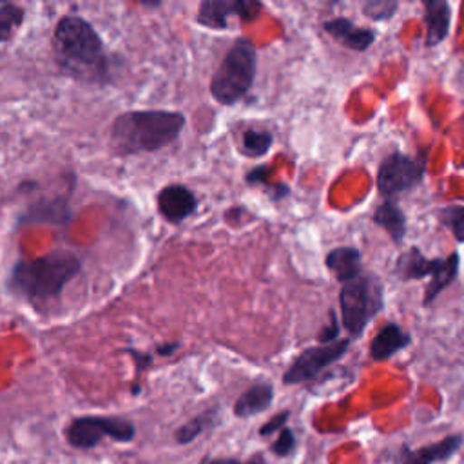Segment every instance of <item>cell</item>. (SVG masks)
Here are the masks:
<instances>
[{
	"mask_svg": "<svg viewBox=\"0 0 464 464\" xmlns=\"http://www.w3.org/2000/svg\"><path fill=\"white\" fill-rule=\"evenodd\" d=\"M399 4L395 0H370L362 4V13L375 22H384L390 20L395 11H397Z\"/></svg>",
	"mask_w": 464,
	"mask_h": 464,
	"instance_id": "obj_23",
	"label": "cell"
},
{
	"mask_svg": "<svg viewBox=\"0 0 464 464\" xmlns=\"http://www.w3.org/2000/svg\"><path fill=\"white\" fill-rule=\"evenodd\" d=\"M205 464H241L237 459H208Z\"/></svg>",
	"mask_w": 464,
	"mask_h": 464,
	"instance_id": "obj_27",
	"label": "cell"
},
{
	"mask_svg": "<svg viewBox=\"0 0 464 464\" xmlns=\"http://www.w3.org/2000/svg\"><path fill=\"white\" fill-rule=\"evenodd\" d=\"M274 143V134L270 130H259V129H246L241 134V154L248 158H261L265 156Z\"/></svg>",
	"mask_w": 464,
	"mask_h": 464,
	"instance_id": "obj_19",
	"label": "cell"
},
{
	"mask_svg": "<svg viewBox=\"0 0 464 464\" xmlns=\"http://www.w3.org/2000/svg\"><path fill=\"white\" fill-rule=\"evenodd\" d=\"M214 410H207L196 417H192L190 420H187L185 424H181L176 433H174V439L178 444H188L192 442L198 435H201L210 424H212V419H214Z\"/></svg>",
	"mask_w": 464,
	"mask_h": 464,
	"instance_id": "obj_21",
	"label": "cell"
},
{
	"mask_svg": "<svg viewBox=\"0 0 464 464\" xmlns=\"http://www.w3.org/2000/svg\"><path fill=\"white\" fill-rule=\"evenodd\" d=\"M25 11L14 4H0V42H5L13 36L18 25H22Z\"/></svg>",
	"mask_w": 464,
	"mask_h": 464,
	"instance_id": "obj_22",
	"label": "cell"
},
{
	"mask_svg": "<svg viewBox=\"0 0 464 464\" xmlns=\"http://www.w3.org/2000/svg\"><path fill=\"white\" fill-rule=\"evenodd\" d=\"M183 127L185 114L178 111H127L111 125V147L123 156L154 152L176 141Z\"/></svg>",
	"mask_w": 464,
	"mask_h": 464,
	"instance_id": "obj_2",
	"label": "cell"
},
{
	"mask_svg": "<svg viewBox=\"0 0 464 464\" xmlns=\"http://www.w3.org/2000/svg\"><path fill=\"white\" fill-rule=\"evenodd\" d=\"M80 270L82 261L76 254L56 248L34 259H18L9 276V288L29 301H51L63 292Z\"/></svg>",
	"mask_w": 464,
	"mask_h": 464,
	"instance_id": "obj_3",
	"label": "cell"
},
{
	"mask_svg": "<svg viewBox=\"0 0 464 464\" xmlns=\"http://www.w3.org/2000/svg\"><path fill=\"white\" fill-rule=\"evenodd\" d=\"M411 344V335L397 323L384 324L370 343V357L377 362L390 359Z\"/></svg>",
	"mask_w": 464,
	"mask_h": 464,
	"instance_id": "obj_14",
	"label": "cell"
},
{
	"mask_svg": "<svg viewBox=\"0 0 464 464\" xmlns=\"http://www.w3.org/2000/svg\"><path fill=\"white\" fill-rule=\"evenodd\" d=\"M323 29L335 42H339L341 45H344V47H348L352 51H357V53L366 51L373 44V40L377 36V33L373 29L359 27V25H355L352 20H348L344 16H335L332 20H326L323 24Z\"/></svg>",
	"mask_w": 464,
	"mask_h": 464,
	"instance_id": "obj_13",
	"label": "cell"
},
{
	"mask_svg": "<svg viewBox=\"0 0 464 464\" xmlns=\"http://www.w3.org/2000/svg\"><path fill=\"white\" fill-rule=\"evenodd\" d=\"M464 444V435L462 433H450L442 437L440 440L424 444L420 448H411L406 442L401 444L393 457L392 464H439V462H448L453 459L459 450Z\"/></svg>",
	"mask_w": 464,
	"mask_h": 464,
	"instance_id": "obj_11",
	"label": "cell"
},
{
	"mask_svg": "<svg viewBox=\"0 0 464 464\" xmlns=\"http://www.w3.org/2000/svg\"><path fill=\"white\" fill-rule=\"evenodd\" d=\"M439 223L448 228L459 243H464V205L450 203L437 210Z\"/></svg>",
	"mask_w": 464,
	"mask_h": 464,
	"instance_id": "obj_20",
	"label": "cell"
},
{
	"mask_svg": "<svg viewBox=\"0 0 464 464\" xmlns=\"http://www.w3.org/2000/svg\"><path fill=\"white\" fill-rule=\"evenodd\" d=\"M343 324L350 339L361 337L372 319L382 310V285L373 274H361L359 277L343 285L339 294Z\"/></svg>",
	"mask_w": 464,
	"mask_h": 464,
	"instance_id": "obj_5",
	"label": "cell"
},
{
	"mask_svg": "<svg viewBox=\"0 0 464 464\" xmlns=\"http://www.w3.org/2000/svg\"><path fill=\"white\" fill-rule=\"evenodd\" d=\"M274 401V386L266 381L256 382L246 388L237 401L234 402V415L236 417H252L270 408Z\"/></svg>",
	"mask_w": 464,
	"mask_h": 464,
	"instance_id": "obj_17",
	"label": "cell"
},
{
	"mask_svg": "<svg viewBox=\"0 0 464 464\" xmlns=\"http://www.w3.org/2000/svg\"><path fill=\"white\" fill-rule=\"evenodd\" d=\"M295 444H297V442H295L294 431L285 426V428L279 431L277 439L272 442L270 451H272L274 455H277V457H288L290 453H294Z\"/></svg>",
	"mask_w": 464,
	"mask_h": 464,
	"instance_id": "obj_24",
	"label": "cell"
},
{
	"mask_svg": "<svg viewBox=\"0 0 464 464\" xmlns=\"http://www.w3.org/2000/svg\"><path fill=\"white\" fill-rule=\"evenodd\" d=\"M196 208V194L185 185H165L158 194V210L170 223H179L187 219L190 214H194Z\"/></svg>",
	"mask_w": 464,
	"mask_h": 464,
	"instance_id": "obj_12",
	"label": "cell"
},
{
	"mask_svg": "<svg viewBox=\"0 0 464 464\" xmlns=\"http://www.w3.org/2000/svg\"><path fill=\"white\" fill-rule=\"evenodd\" d=\"M426 45L433 47L446 40L451 25V7L444 0H424Z\"/></svg>",
	"mask_w": 464,
	"mask_h": 464,
	"instance_id": "obj_15",
	"label": "cell"
},
{
	"mask_svg": "<svg viewBox=\"0 0 464 464\" xmlns=\"http://www.w3.org/2000/svg\"><path fill=\"white\" fill-rule=\"evenodd\" d=\"M256 65V45L248 38H237L210 80L212 98L221 105H234L243 100L254 83Z\"/></svg>",
	"mask_w": 464,
	"mask_h": 464,
	"instance_id": "obj_4",
	"label": "cell"
},
{
	"mask_svg": "<svg viewBox=\"0 0 464 464\" xmlns=\"http://www.w3.org/2000/svg\"><path fill=\"white\" fill-rule=\"evenodd\" d=\"M460 268V256L459 252H451L446 257H426L419 246H410L406 252H402L395 263V274L402 281H419L426 276H430V283L426 285L424 299L422 303L428 306L433 303L440 292L450 286Z\"/></svg>",
	"mask_w": 464,
	"mask_h": 464,
	"instance_id": "obj_6",
	"label": "cell"
},
{
	"mask_svg": "<svg viewBox=\"0 0 464 464\" xmlns=\"http://www.w3.org/2000/svg\"><path fill=\"white\" fill-rule=\"evenodd\" d=\"M290 419V410H283L279 413H276L274 417H270L261 428H259V435L261 437H268L276 431H281L286 426V420Z\"/></svg>",
	"mask_w": 464,
	"mask_h": 464,
	"instance_id": "obj_25",
	"label": "cell"
},
{
	"mask_svg": "<svg viewBox=\"0 0 464 464\" xmlns=\"http://www.w3.org/2000/svg\"><path fill=\"white\" fill-rule=\"evenodd\" d=\"M136 435V426L125 417L83 415L76 417L65 428V439L72 448L89 450L100 444L103 437L118 442H129Z\"/></svg>",
	"mask_w": 464,
	"mask_h": 464,
	"instance_id": "obj_7",
	"label": "cell"
},
{
	"mask_svg": "<svg viewBox=\"0 0 464 464\" xmlns=\"http://www.w3.org/2000/svg\"><path fill=\"white\" fill-rule=\"evenodd\" d=\"M428 163V150L415 156L402 152L388 154L377 170V188L384 198L411 190L422 183Z\"/></svg>",
	"mask_w": 464,
	"mask_h": 464,
	"instance_id": "obj_8",
	"label": "cell"
},
{
	"mask_svg": "<svg viewBox=\"0 0 464 464\" xmlns=\"http://www.w3.org/2000/svg\"><path fill=\"white\" fill-rule=\"evenodd\" d=\"M263 5L254 0H203L196 13V22L210 29H225L232 16L241 20L257 18Z\"/></svg>",
	"mask_w": 464,
	"mask_h": 464,
	"instance_id": "obj_10",
	"label": "cell"
},
{
	"mask_svg": "<svg viewBox=\"0 0 464 464\" xmlns=\"http://www.w3.org/2000/svg\"><path fill=\"white\" fill-rule=\"evenodd\" d=\"M317 339H319V344H328V343H334L339 339V321H337V315L334 310H330V321L321 330Z\"/></svg>",
	"mask_w": 464,
	"mask_h": 464,
	"instance_id": "obj_26",
	"label": "cell"
},
{
	"mask_svg": "<svg viewBox=\"0 0 464 464\" xmlns=\"http://www.w3.org/2000/svg\"><path fill=\"white\" fill-rule=\"evenodd\" d=\"M54 60L63 74L83 83L109 82V54L96 29L83 18L63 16L53 34Z\"/></svg>",
	"mask_w": 464,
	"mask_h": 464,
	"instance_id": "obj_1",
	"label": "cell"
},
{
	"mask_svg": "<svg viewBox=\"0 0 464 464\" xmlns=\"http://www.w3.org/2000/svg\"><path fill=\"white\" fill-rule=\"evenodd\" d=\"M373 223L382 227L395 243H402L406 236V216L392 199H386L375 208Z\"/></svg>",
	"mask_w": 464,
	"mask_h": 464,
	"instance_id": "obj_18",
	"label": "cell"
},
{
	"mask_svg": "<svg viewBox=\"0 0 464 464\" xmlns=\"http://www.w3.org/2000/svg\"><path fill=\"white\" fill-rule=\"evenodd\" d=\"M350 337L303 350L283 373L285 384H301L315 379L323 370L339 361L350 348Z\"/></svg>",
	"mask_w": 464,
	"mask_h": 464,
	"instance_id": "obj_9",
	"label": "cell"
},
{
	"mask_svg": "<svg viewBox=\"0 0 464 464\" xmlns=\"http://www.w3.org/2000/svg\"><path fill=\"white\" fill-rule=\"evenodd\" d=\"M245 464H266V462H265L263 455H252Z\"/></svg>",
	"mask_w": 464,
	"mask_h": 464,
	"instance_id": "obj_28",
	"label": "cell"
},
{
	"mask_svg": "<svg viewBox=\"0 0 464 464\" xmlns=\"http://www.w3.org/2000/svg\"><path fill=\"white\" fill-rule=\"evenodd\" d=\"M326 268L343 285L362 274L361 250L355 246H337L326 254Z\"/></svg>",
	"mask_w": 464,
	"mask_h": 464,
	"instance_id": "obj_16",
	"label": "cell"
}]
</instances>
